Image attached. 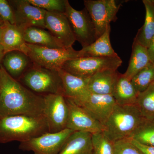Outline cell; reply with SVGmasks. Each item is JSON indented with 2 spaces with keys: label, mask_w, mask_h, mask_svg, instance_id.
Returning <instances> with one entry per match:
<instances>
[{
  "label": "cell",
  "mask_w": 154,
  "mask_h": 154,
  "mask_svg": "<svg viewBox=\"0 0 154 154\" xmlns=\"http://www.w3.org/2000/svg\"><path fill=\"white\" fill-rule=\"evenodd\" d=\"M44 96L35 94L15 79L1 65L0 119L11 116L43 115Z\"/></svg>",
  "instance_id": "6da1fadb"
},
{
  "label": "cell",
  "mask_w": 154,
  "mask_h": 154,
  "mask_svg": "<svg viewBox=\"0 0 154 154\" xmlns=\"http://www.w3.org/2000/svg\"><path fill=\"white\" fill-rule=\"evenodd\" d=\"M47 132L48 125L43 115H15L0 119V143L23 142Z\"/></svg>",
  "instance_id": "7a4b0ae2"
},
{
  "label": "cell",
  "mask_w": 154,
  "mask_h": 154,
  "mask_svg": "<svg viewBox=\"0 0 154 154\" xmlns=\"http://www.w3.org/2000/svg\"><path fill=\"white\" fill-rule=\"evenodd\" d=\"M145 118L136 105L116 104L104 125L103 132L113 142L128 139Z\"/></svg>",
  "instance_id": "3957f363"
},
{
  "label": "cell",
  "mask_w": 154,
  "mask_h": 154,
  "mask_svg": "<svg viewBox=\"0 0 154 154\" xmlns=\"http://www.w3.org/2000/svg\"><path fill=\"white\" fill-rule=\"evenodd\" d=\"M18 81L38 95L56 94L63 96L62 82L56 71L32 64Z\"/></svg>",
  "instance_id": "277c9868"
},
{
  "label": "cell",
  "mask_w": 154,
  "mask_h": 154,
  "mask_svg": "<svg viewBox=\"0 0 154 154\" xmlns=\"http://www.w3.org/2000/svg\"><path fill=\"white\" fill-rule=\"evenodd\" d=\"M27 46L26 54L33 64L56 71L67 61L82 57L80 50H75L72 47L50 48L28 43Z\"/></svg>",
  "instance_id": "5b68a950"
},
{
  "label": "cell",
  "mask_w": 154,
  "mask_h": 154,
  "mask_svg": "<svg viewBox=\"0 0 154 154\" xmlns=\"http://www.w3.org/2000/svg\"><path fill=\"white\" fill-rule=\"evenodd\" d=\"M122 62L118 55L104 57H83L67 61L61 69L76 76L88 79L99 72L117 70Z\"/></svg>",
  "instance_id": "8992f818"
},
{
  "label": "cell",
  "mask_w": 154,
  "mask_h": 154,
  "mask_svg": "<svg viewBox=\"0 0 154 154\" xmlns=\"http://www.w3.org/2000/svg\"><path fill=\"white\" fill-rule=\"evenodd\" d=\"M84 3L94 24L97 39L111 22L117 20V14L121 5L115 0H85Z\"/></svg>",
  "instance_id": "52a82bcc"
},
{
  "label": "cell",
  "mask_w": 154,
  "mask_h": 154,
  "mask_svg": "<svg viewBox=\"0 0 154 154\" xmlns=\"http://www.w3.org/2000/svg\"><path fill=\"white\" fill-rule=\"evenodd\" d=\"M74 132L65 129L56 133L47 132L20 143V149L32 151L34 154H59L68 138Z\"/></svg>",
  "instance_id": "ba28073f"
},
{
  "label": "cell",
  "mask_w": 154,
  "mask_h": 154,
  "mask_svg": "<svg viewBox=\"0 0 154 154\" xmlns=\"http://www.w3.org/2000/svg\"><path fill=\"white\" fill-rule=\"evenodd\" d=\"M65 14L67 17L76 41L83 48L93 43L96 39V30L91 17L85 8L77 11L68 0H65Z\"/></svg>",
  "instance_id": "9c48e42d"
},
{
  "label": "cell",
  "mask_w": 154,
  "mask_h": 154,
  "mask_svg": "<svg viewBox=\"0 0 154 154\" xmlns=\"http://www.w3.org/2000/svg\"><path fill=\"white\" fill-rule=\"evenodd\" d=\"M43 115L48 125L49 132H59L66 128L68 107L65 97L60 94L44 95Z\"/></svg>",
  "instance_id": "30bf717a"
},
{
  "label": "cell",
  "mask_w": 154,
  "mask_h": 154,
  "mask_svg": "<svg viewBox=\"0 0 154 154\" xmlns=\"http://www.w3.org/2000/svg\"><path fill=\"white\" fill-rule=\"evenodd\" d=\"M14 11L15 25L22 31L30 27L45 29L46 11L33 5L28 0L9 1Z\"/></svg>",
  "instance_id": "8fae6325"
},
{
  "label": "cell",
  "mask_w": 154,
  "mask_h": 154,
  "mask_svg": "<svg viewBox=\"0 0 154 154\" xmlns=\"http://www.w3.org/2000/svg\"><path fill=\"white\" fill-rule=\"evenodd\" d=\"M69 114L66 128L74 131L93 134L103 132L104 127L85 109L65 98Z\"/></svg>",
  "instance_id": "7c38bea8"
},
{
  "label": "cell",
  "mask_w": 154,
  "mask_h": 154,
  "mask_svg": "<svg viewBox=\"0 0 154 154\" xmlns=\"http://www.w3.org/2000/svg\"><path fill=\"white\" fill-rule=\"evenodd\" d=\"M75 103L85 109L103 125L116 105L112 95H99L91 92L79 101Z\"/></svg>",
  "instance_id": "4fadbf2b"
},
{
  "label": "cell",
  "mask_w": 154,
  "mask_h": 154,
  "mask_svg": "<svg viewBox=\"0 0 154 154\" xmlns=\"http://www.w3.org/2000/svg\"><path fill=\"white\" fill-rule=\"evenodd\" d=\"M45 28L65 48L72 47L76 41L71 26L64 13L46 11Z\"/></svg>",
  "instance_id": "5bb4252c"
},
{
  "label": "cell",
  "mask_w": 154,
  "mask_h": 154,
  "mask_svg": "<svg viewBox=\"0 0 154 154\" xmlns=\"http://www.w3.org/2000/svg\"><path fill=\"white\" fill-rule=\"evenodd\" d=\"M61 79L65 98L77 102L90 92L88 88V79H82L68 72L63 69L57 71Z\"/></svg>",
  "instance_id": "9a60e30c"
},
{
  "label": "cell",
  "mask_w": 154,
  "mask_h": 154,
  "mask_svg": "<svg viewBox=\"0 0 154 154\" xmlns=\"http://www.w3.org/2000/svg\"><path fill=\"white\" fill-rule=\"evenodd\" d=\"M119 74L117 70L99 72L88 79V90L93 94L112 96Z\"/></svg>",
  "instance_id": "2e32d148"
},
{
  "label": "cell",
  "mask_w": 154,
  "mask_h": 154,
  "mask_svg": "<svg viewBox=\"0 0 154 154\" xmlns=\"http://www.w3.org/2000/svg\"><path fill=\"white\" fill-rule=\"evenodd\" d=\"M32 64L27 54L18 51H13L5 54L2 64L12 78L18 81Z\"/></svg>",
  "instance_id": "e0dca14e"
},
{
  "label": "cell",
  "mask_w": 154,
  "mask_h": 154,
  "mask_svg": "<svg viewBox=\"0 0 154 154\" xmlns=\"http://www.w3.org/2000/svg\"><path fill=\"white\" fill-rule=\"evenodd\" d=\"M1 45L6 53L18 51L27 53V43L24 40L23 31L17 25L5 22L3 27Z\"/></svg>",
  "instance_id": "ac0fdd59"
},
{
  "label": "cell",
  "mask_w": 154,
  "mask_h": 154,
  "mask_svg": "<svg viewBox=\"0 0 154 154\" xmlns=\"http://www.w3.org/2000/svg\"><path fill=\"white\" fill-rule=\"evenodd\" d=\"M92 134L74 131L68 138L59 154H92Z\"/></svg>",
  "instance_id": "d6986e66"
},
{
  "label": "cell",
  "mask_w": 154,
  "mask_h": 154,
  "mask_svg": "<svg viewBox=\"0 0 154 154\" xmlns=\"http://www.w3.org/2000/svg\"><path fill=\"white\" fill-rule=\"evenodd\" d=\"M139 95L131 80L120 73L112 94L116 104L120 105H136Z\"/></svg>",
  "instance_id": "ffe728a7"
},
{
  "label": "cell",
  "mask_w": 154,
  "mask_h": 154,
  "mask_svg": "<svg viewBox=\"0 0 154 154\" xmlns=\"http://www.w3.org/2000/svg\"><path fill=\"white\" fill-rule=\"evenodd\" d=\"M110 25L103 34L93 43L80 50L81 56L104 57L118 55L111 45L110 40Z\"/></svg>",
  "instance_id": "44dd1931"
},
{
  "label": "cell",
  "mask_w": 154,
  "mask_h": 154,
  "mask_svg": "<svg viewBox=\"0 0 154 154\" xmlns=\"http://www.w3.org/2000/svg\"><path fill=\"white\" fill-rule=\"evenodd\" d=\"M151 63L147 48L134 39L128 67L123 74L131 80L135 75Z\"/></svg>",
  "instance_id": "7402d4cb"
},
{
  "label": "cell",
  "mask_w": 154,
  "mask_h": 154,
  "mask_svg": "<svg viewBox=\"0 0 154 154\" xmlns=\"http://www.w3.org/2000/svg\"><path fill=\"white\" fill-rule=\"evenodd\" d=\"M23 34L24 40L28 44L50 48H65L50 32L43 28L30 27L24 30Z\"/></svg>",
  "instance_id": "603a6c76"
},
{
  "label": "cell",
  "mask_w": 154,
  "mask_h": 154,
  "mask_svg": "<svg viewBox=\"0 0 154 154\" xmlns=\"http://www.w3.org/2000/svg\"><path fill=\"white\" fill-rule=\"evenodd\" d=\"M143 3L145 8V20L134 39L148 48L154 35V3L152 0H143Z\"/></svg>",
  "instance_id": "cb8c5ba5"
},
{
  "label": "cell",
  "mask_w": 154,
  "mask_h": 154,
  "mask_svg": "<svg viewBox=\"0 0 154 154\" xmlns=\"http://www.w3.org/2000/svg\"><path fill=\"white\" fill-rule=\"evenodd\" d=\"M128 139L154 146V120L145 118Z\"/></svg>",
  "instance_id": "d4e9b609"
},
{
  "label": "cell",
  "mask_w": 154,
  "mask_h": 154,
  "mask_svg": "<svg viewBox=\"0 0 154 154\" xmlns=\"http://www.w3.org/2000/svg\"><path fill=\"white\" fill-rule=\"evenodd\" d=\"M136 105L145 118L154 120V82L139 94Z\"/></svg>",
  "instance_id": "484cf974"
},
{
  "label": "cell",
  "mask_w": 154,
  "mask_h": 154,
  "mask_svg": "<svg viewBox=\"0 0 154 154\" xmlns=\"http://www.w3.org/2000/svg\"><path fill=\"white\" fill-rule=\"evenodd\" d=\"M131 82L138 94L145 91L154 82V63H152L135 75Z\"/></svg>",
  "instance_id": "4316f807"
},
{
  "label": "cell",
  "mask_w": 154,
  "mask_h": 154,
  "mask_svg": "<svg viewBox=\"0 0 154 154\" xmlns=\"http://www.w3.org/2000/svg\"><path fill=\"white\" fill-rule=\"evenodd\" d=\"M93 154H113L114 142L103 132L92 134Z\"/></svg>",
  "instance_id": "83f0119b"
},
{
  "label": "cell",
  "mask_w": 154,
  "mask_h": 154,
  "mask_svg": "<svg viewBox=\"0 0 154 154\" xmlns=\"http://www.w3.org/2000/svg\"><path fill=\"white\" fill-rule=\"evenodd\" d=\"M33 5L47 12L65 13V0H28Z\"/></svg>",
  "instance_id": "f1b7e54d"
},
{
  "label": "cell",
  "mask_w": 154,
  "mask_h": 154,
  "mask_svg": "<svg viewBox=\"0 0 154 154\" xmlns=\"http://www.w3.org/2000/svg\"><path fill=\"white\" fill-rule=\"evenodd\" d=\"M113 154H143L128 139L114 142Z\"/></svg>",
  "instance_id": "f546056e"
},
{
  "label": "cell",
  "mask_w": 154,
  "mask_h": 154,
  "mask_svg": "<svg viewBox=\"0 0 154 154\" xmlns=\"http://www.w3.org/2000/svg\"><path fill=\"white\" fill-rule=\"evenodd\" d=\"M0 17L4 22L15 25L14 11L8 1L0 0Z\"/></svg>",
  "instance_id": "4dcf8cb0"
},
{
  "label": "cell",
  "mask_w": 154,
  "mask_h": 154,
  "mask_svg": "<svg viewBox=\"0 0 154 154\" xmlns=\"http://www.w3.org/2000/svg\"><path fill=\"white\" fill-rule=\"evenodd\" d=\"M129 140L143 154H154V146L142 144L133 140Z\"/></svg>",
  "instance_id": "1f68e13d"
},
{
  "label": "cell",
  "mask_w": 154,
  "mask_h": 154,
  "mask_svg": "<svg viewBox=\"0 0 154 154\" xmlns=\"http://www.w3.org/2000/svg\"><path fill=\"white\" fill-rule=\"evenodd\" d=\"M147 49L152 63H154V35Z\"/></svg>",
  "instance_id": "d6a6232c"
},
{
  "label": "cell",
  "mask_w": 154,
  "mask_h": 154,
  "mask_svg": "<svg viewBox=\"0 0 154 154\" xmlns=\"http://www.w3.org/2000/svg\"><path fill=\"white\" fill-rule=\"evenodd\" d=\"M5 54V52H4V49H3L2 46L0 45V68H1L2 61L3 57H4Z\"/></svg>",
  "instance_id": "836d02e7"
},
{
  "label": "cell",
  "mask_w": 154,
  "mask_h": 154,
  "mask_svg": "<svg viewBox=\"0 0 154 154\" xmlns=\"http://www.w3.org/2000/svg\"><path fill=\"white\" fill-rule=\"evenodd\" d=\"M3 27H0V45L2 42V36Z\"/></svg>",
  "instance_id": "e575fe53"
},
{
  "label": "cell",
  "mask_w": 154,
  "mask_h": 154,
  "mask_svg": "<svg viewBox=\"0 0 154 154\" xmlns=\"http://www.w3.org/2000/svg\"><path fill=\"white\" fill-rule=\"evenodd\" d=\"M4 25H5V22L3 21L2 18H1V17H0V27H2L4 26Z\"/></svg>",
  "instance_id": "d590c367"
},
{
  "label": "cell",
  "mask_w": 154,
  "mask_h": 154,
  "mask_svg": "<svg viewBox=\"0 0 154 154\" xmlns=\"http://www.w3.org/2000/svg\"><path fill=\"white\" fill-rule=\"evenodd\" d=\"M153 2L154 3V0H152Z\"/></svg>",
  "instance_id": "8d00e7d4"
},
{
  "label": "cell",
  "mask_w": 154,
  "mask_h": 154,
  "mask_svg": "<svg viewBox=\"0 0 154 154\" xmlns=\"http://www.w3.org/2000/svg\"><path fill=\"white\" fill-rule=\"evenodd\" d=\"M92 154H93V153H92Z\"/></svg>",
  "instance_id": "74e56055"
}]
</instances>
